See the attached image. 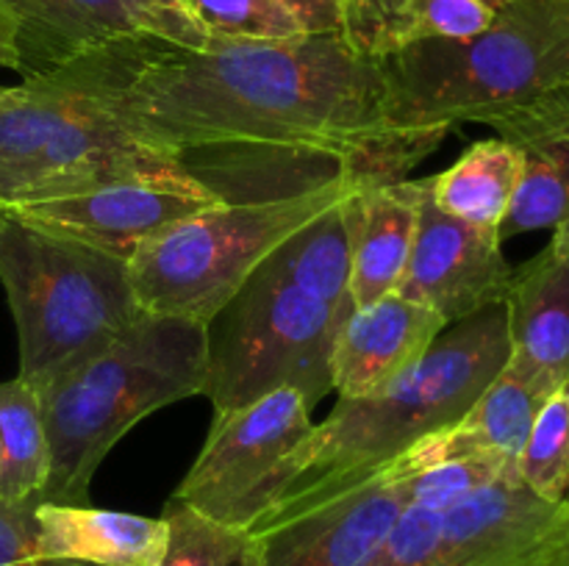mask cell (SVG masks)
<instances>
[{
	"label": "cell",
	"instance_id": "cell-1",
	"mask_svg": "<svg viewBox=\"0 0 569 566\" xmlns=\"http://www.w3.org/2000/svg\"><path fill=\"white\" fill-rule=\"evenodd\" d=\"M120 120L222 203L406 181L445 139L389 125L381 67L339 31L211 37L203 50L164 42L133 78Z\"/></svg>",
	"mask_w": 569,
	"mask_h": 566
},
{
	"label": "cell",
	"instance_id": "cell-2",
	"mask_svg": "<svg viewBox=\"0 0 569 566\" xmlns=\"http://www.w3.org/2000/svg\"><path fill=\"white\" fill-rule=\"evenodd\" d=\"M511 355L506 303L453 322L426 355L381 392L342 400L289 455L270 511L250 527L264 533L387 469L431 433L453 425Z\"/></svg>",
	"mask_w": 569,
	"mask_h": 566
},
{
	"label": "cell",
	"instance_id": "cell-3",
	"mask_svg": "<svg viewBox=\"0 0 569 566\" xmlns=\"http://www.w3.org/2000/svg\"><path fill=\"white\" fill-rule=\"evenodd\" d=\"M161 44L156 37L114 39L0 89V205L176 166L120 120L122 98Z\"/></svg>",
	"mask_w": 569,
	"mask_h": 566
},
{
	"label": "cell",
	"instance_id": "cell-4",
	"mask_svg": "<svg viewBox=\"0 0 569 566\" xmlns=\"http://www.w3.org/2000/svg\"><path fill=\"white\" fill-rule=\"evenodd\" d=\"M206 358V325L142 311L109 347L39 386L50 442L42 503L89 505L94 472L139 420L203 392Z\"/></svg>",
	"mask_w": 569,
	"mask_h": 566
},
{
	"label": "cell",
	"instance_id": "cell-5",
	"mask_svg": "<svg viewBox=\"0 0 569 566\" xmlns=\"http://www.w3.org/2000/svg\"><path fill=\"white\" fill-rule=\"evenodd\" d=\"M378 67L389 125L448 137L569 81V0H509L487 31L411 44Z\"/></svg>",
	"mask_w": 569,
	"mask_h": 566
},
{
	"label": "cell",
	"instance_id": "cell-6",
	"mask_svg": "<svg viewBox=\"0 0 569 566\" xmlns=\"http://www.w3.org/2000/svg\"><path fill=\"white\" fill-rule=\"evenodd\" d=\"M0 283L33 388L109 347L139 314L128 261L0 211Z\"/></svg>",
	"mask_w": 569,
	"mask_h": 566
},
{
	"label": "cell",
	"instance_id": "cell-7",
	"mask_svg": "<svg viewBox=\"0 0 569 566\" xmlns=\"http://www.w3.org/2000/svg\"><path fill=\"white\" fill-rule=\"evenodd\" d=\"M353 189L333 183L292 198L222 203L156 233L128 259L139 309L209 325L267 255Z\"/></svg>",
	"mask_w": 569,
	"mask_h": 566
},
{
	"label": "cell",
	"instance_id": "cell-8",
	"mask_svg": "<svg viewBox=\"0 0 569 566\" xmlns=\"http://www.w3.org/2000/svg\"><path fill=\"white\" fill-rule=\"evenodd\" d=\"M348 316L264 259L206 325L209 358L200 394L214 414L244 408L276 388H295L315 408L333 392V342Z\"/></svg>",
	"mask_w": 569,
	"mask_h": 566
},
{
	"label": "cell",
	"instance_id": "cell-9",
	"mask_svg": "<svg viewBox=\"0 0 569 566\" xmlns=\"http://www.w3.org/2000/svg\"><path fill=\"white\" fill-rule=\"evenodd\" d=\"M311 427V405L295 388H276L244 408L214 414L209 438L172 499L250 530L270 511L283 466Z\"/></svg>",
	"mask_w": 569,
	"mask_h": 566
},
{
	"label": "cell",
	"instance_id": "cell-10",
	"mask_svg": "<svg viewBox=\"0 0 569 566\" xmlns=\"http://www.w3.org/2000/svg\"><path fill=\"white\" fill-rule=\"evenodd\" d=\"M214 205L222 200L187 172L156 166L106 178L76 192L3 203L0 211L128 261L156 233Z\"/></svg>",
	"mask_w": 569,
	"mask_h": 566
},
{
	"label": "cell",
	"instance_id": "cell-11",
	"mask_svg": "<svg viewBox=\"0 0 569 566\" xmlns=\"http://www.w3.org/2000/svg\"><path fill=\"white\" fill-rule=\"evenodd\" d=\"M569 549V505L506 469L442 514L433 566H556Z\"/></svg>",
	"mask_w": 569,
	"mask_h": 566
},
{
	"label": "cell",
	"instance_id": "cell-12",
	"mask_svg": "<svg viewBox=\"0 0 569 566\" xmlns=\"http://www.w3.org/2000/svg\"><path fill=\"white\" fill-rule=\"evenodd\" d=\"M0 9L17 26L22 78L126 37H156L187 50L211 42L181 0H0Z\"/></svg>",
	"mask_w": 569,
	"mask_h": 566
},
{
	"label": "cell",
	"instance_id": "cell-13",
	"mask_svg": "<svg viewBox=\"0 0 569 566\" xmlns=\"http://www.w3.org/2000/svg\"><path fill=\"white\" fill-rule=\"evenodd\" d=\"M515 266L503 255L500 231L478 228L445 214L420 178V209L409 264L398 294L437 311L448 325L489 305L506 303Z\"/></svg>",
	"mask_w": 569,
	"mask_h": 566
},
{
	"label": "cell",
	"instance_id": "cell-14",
	"mask_svg": "<svg viewBox=\"0 0 569 566\" xmlns=\"http://www.w3.org/2000/svg\"><path fill=\"white\" fill-rule=\"evenodd\" d=\"M400 458L361 486L259 533L264 566H365L409 505Z\"/></svg>",
	"mask_w": 569,
	"mask_h": 566
},
{
	"label": "cell",
	"instance_id": "cell-15",
	"mask_svg": "<svg viewBox=\"0 0 569 566\" xmlns=\"http://www.w3.org/2000/svg\"><path fill=\"white\" fill-rule=\"evenodd\" d=\"M500 139L522 155V178L500 239L569 220V81L489 117Z\"/></svg>",
	"mask_w": 569,
	"mask_h": 566
},
{
	"label": "cell",
	"instance_id": "cell-16",
	"mask_svg": "<svg viewBox=\"0 0 569 566\" xmlns=\"http://www.w3.org/2000/svg\"><path fill=\"white\" fill-rule=\"evenodd\" d=\"M559 388L565 386H556L531 364L509 355L498 377L453 425L431 433L398 458L409 475L448 458H498L517 466L539 411Z\"/></svg>",
	"mask_w": 569,
	"mask_h": 566
},
{
	"label": "cell",
	"instance_id": "cell-17",
	"mask_svg": "<svg viewBox=\"0 0 569 566\" xmlns=\"http://www.w3.org/2000/svg\"><path fill=\"white\" fill-rule=\"evenodd\" d=\"M445 327L437 311L398 292L353 309L333 342V392L342 400L381 392L431 350Z\"/></svg>",
	"mask_w": 569,
	"mask_h": 566
},
{
	"label": "cell",
	"instance_id": "cell-18",
	"mask_svg": "<svg viewBox=\"0 0 569 566\" xmlns=\"http://www.w3.org/2000/svg\"><path fill=\"white\" fill-rule=\"evenodd\" d=\"M353 309L398 292L409 264L420 209V178L361 186L345 198Z\"/></svg>",
	"mask_w": 569,
	"mask_h": 566
},
{
	"label": "cell",
	"instance_id": "cell-19",
	"mask_svg": "<svg viewBox=\"0 0 569 566\" xmlns=\"http://www.w3.org/2000/svg\"><path fill=\"white\" fill-rule=\"evenodd\" d=\"M511 355L565 386L569 377V236L553 239L528 264L515 266L509 297Z\"/></svg>",
	"mask_w": 569,
	"mask_h": 566
},
{
	"label": "cell",
	"instance_id": "cell-20",
	"mask_svg": "<svg viewBox=\"0 0 569 566\" xmlns=\"http://www.w3.org/2000/svg\"><path fill=\"white\" fill-rule=\"evenodd\" d=\"M509 0H342L345 42L381 61L420 42H459L487 31Z\"/></svg>",
	"mask_w": 569,
	"mask_h": 566
},
{
	"label": "cell",
	"instance_id": "cell-21",
	"mask_svg": "<svg viewBox=\"0 0 569 566\" xmlns=\"http://www.w3.org/2000/svg\"><path fill=\"white\" fill-rule=\"evenodd\" d=\"M167 522L92 505H37V547L44 560L81 566H156Z\"/></svg>",
	"mask_w": 569,
	"mask_h": 566
},
{
	"label": "cell",
	"instance_id": "cell-22",
	"mask_svg": "<svg viewBox=\"0 0 569 566\" xmlns=\"http://www.w3.org/2000/svg\"><path fill=\"white\" fill-rule=\"evenodd\" d=\"M428 178V194L445 214L478 228L500 231L522 178V155L515 144L481 139L448 170Z\"/></svg>",
	"mask_w": 569,
	"mask_h": 566
},
{
	"label": "cell",
	"instance_id": "cell-23",
	"mask_svg": "<svg viewBox=\"0 0 569 566\" xmlns=\"http://www.w3.org/2000/svg\"><path fill=\"white\" fill-rule=\"evenodd\" d=\"M342 203L345 200H339L326 214L300 228L267 259L295 286L306 289L333 309L353 311V303H350V239Z\"/></svg>",
	"mask_w": 569,
	"mask_h": 566
},
{
	"label": "cell",
	"instance_id": "cell-24",
	"mask_svg": "<svg viewBox=\"0 0 569 566\" xmlns=\"http://www.w3.org/2000/svg\"><path fill=\"white\" fill-rule=\"evenodd\" d=\"M0 497L39 499L50 477V442L39 394L22 377L0 383Z\"/></svg>",
	"mask_w": 569,
	"mask_h": 566
},
{
	"label": "cell",
	"instance_id": "cell-25",
	"mask_svg": "<svg viewBox=\"0 0 569 566\" xmlns=\"http://www.w3.org/2000/svg\"><path fill=\"white\" fill-rule=\"evenodd\" d=\"M167 544L156 566H264V553L248 527L226 525L170 499L164 508Z\"/></svg>",
	"mask_w": 569,
	"mask_h": 566
},
{
	"label": "cell",
	"instance_id": "cell-26",
	"mask_svg": "<svg viewBox=\"0 0 569 566\" xmlns=\"http://www.w3.org/2000/svg\"><path fill=\"white\" fill-rule=\"evenodd\" d=\"M520 481L550 503H567L569 494V403L565 388L539 411L520 461Z\"/></svg>",
	"mask_w": 569,
	"mask_h": 566
},
{
	"label": "cell",
	"instance_id": "cell-27",
	"mask_svg": "<svg viewBox=\"0 0 569 566\" xmlns=\"http://www.w3.org/2000/svg\"><path fill=\"white\" fill-rule=\"evenodd\" d=\"M181 6L217 39L281 42L306 37L303 26L276 0H181Z\"/></svg>",
	"mask_w": 569,
	"mask_h": 566
},
{
	"label": "cell",
	"instance_id": "cell-28",
	"mask_svg": "<svg viewBox=\"0 0 569 566\" xmlns=\"http://www.w3.org/2000/svg\"><path fill=\"white\" fill-rule=\"evenodd\" d=\"M517 469V466L503 464L498 458H448L439 464L422 466L406 477V497L415 508L445 511L465 499L467 494L476 492L478 486L498 477L500 472Z\"/></svg>",
	"mask_w": 569,
	"mask_h": 566
},
{
	"label": "cell",
	"instance_id": "cell-29",
	"mask_svg": "<svg viewBox=\"0 0 569 566\" xmlns=\"http://www.w3.org/2000/svg\"><path fill=\"white\" fill-rule=\"evenodd\" d=\"M37 505L39 499L0 497V566H81L44 560L37 547Z\"/></svg>",
	"mask_w": 569,
	"mask_h": 566
},
{
	"label": "cell",
	"instance_id": "cell-30",
	"mask_svg": "<svg viewBox=\"0 0 569 566\" xmlns=\"http://www.w3.org/2000/svg\"><path fill=\"white\" fill-rule=\"evenodd\" d=\"M306 33H337L342 28V0H276Z\"/></svg>",
	"mask_w": 569,
	"mask_h": 566
},
{
	"label": "cell",
	"instance_id": "cell-31",
	"mask_svg": "<svg viewBox=\"0 0 569 566\" xmlns=\"http://www.w3.org/2000/svg\"><path fill=\"white\" fill-rule=\"evenodd\" d=\"M0 70L20 72V50H17V26L3 9H0ZM3 89V87H0Z\"/></svg>",
	"mask_w": 569,
	"mask_h": 566
},
{
	"label": "cell",
	"instance_id": "cell-32",
	"mask_svg": "<svg viewBox=\"0 0 569 566\" xmlns=\"http://www.w3.org/2000/svg\"><path fill=\"white\" fill-rule=\"evenodd\" d=\"M553 231H561V233H567V236H569V220H565V222H561V225H556V228H553Z\"/></svg>",
	"mask_w": 569,
	"mask_h": 566
},
{
	"label": "cell",
	"instance_id": "cell-33",
	"mask_svg": "<svg viewBox=\"0 0 569 566\" xmlns=\"http://www.w3.org/2000/svg\"><path fill=\"white\" fill-rule=\"evenodd\" d=\"M565 397H567V403H569V377H567V383H565ZM567 505H569V494H567Z\"/></svg>",
	"mask_w": 569,
	"mask_h": 566
},
{
	"label": "cell",
	"instance_id": "cell-34",
	"mask_svg": "<svg viewBox=\"0 0 569 566\" xmlns=\"http://www.w3.org/2000/svg\"><path fill=\"white\" fill-rule=\"evenodd\" d=\"M556 566H569V549H567V553H565V558H561L559 564H556Z\"/></svg>",
	"mask_w": 569,
	"mask_h": 566
},
{
	"label": "cell",
	"instance_id": "cell-35",
	"mask_svg": "<svg viewBox=\"0 0 569 566\" xmlns=\"http://www.w3.org/2000/svg\"><path fill=\"white\" fill-rule=\"evenodd\" d=\"M0 466H3V447H0Z\"/></svg>",
	"mask_w": 569,
	"mask_h": 566
}]
</instances>
